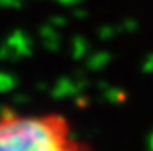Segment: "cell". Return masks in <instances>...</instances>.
<instances>
[{
    "mask_svg": "<svg viewBox=\"0 0 153 151\" xmlns=\"http://www.w3.org/2000/svg\"><path fill=\"white\" fill-rule=\"evenodd\" d=\"M0 151H90L63 114L0 113Z\"/></svg>",
    "mask_w": 153,
    "mask_h": 151,
    "instance_id": "obj_1",
    "label": "cell"
}]
</instances>
